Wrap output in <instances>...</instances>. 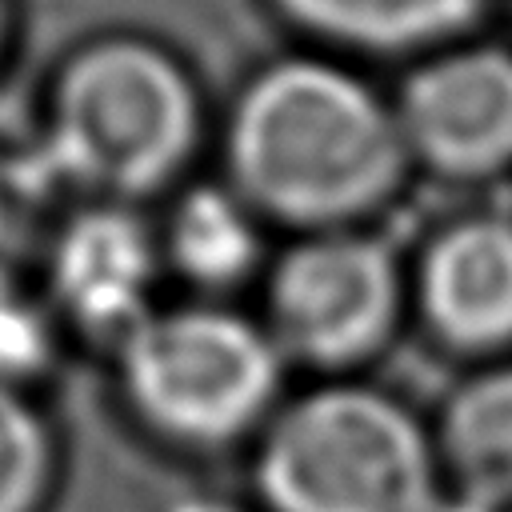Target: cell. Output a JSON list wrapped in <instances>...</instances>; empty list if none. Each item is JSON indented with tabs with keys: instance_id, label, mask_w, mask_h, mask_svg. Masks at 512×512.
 Here are the masks:
<instances>
[{
	"instance_id": "obj_8",
	"label": "cell",
	"mask_w": 512,
	"mask_h": 512,
	"mask_svg": "<svg viewBox=\"0 0 512 512\" xmlns=\"http://www.w3.org/2000/svg\"><path fill=\"white\" fill-rule=\"evenodd\" d=\"M424 304L432 320L464 344L512 336V224L468 220L444 232L424 264Z\"/></svg>"
},
{
	"instance_id": "obj_2",
	"label": "cell",
	"mask_w": 512,
	"mask_h": 512,
	"mask_svg": "<svg viewBox=\"0 0 512 512\" xmlns=\"http://www.w3.org/2000/svg\"><path fill=\"white\" fill-rule=\"evenodd\" d=\"M192 136L196 96L188 76L152 44L104 40L60 72L48 136L36 152L60 184L140 192L188 156Z\"/></svg>"
},
{
	"instance_id": "obj_15",
	"label": "cell",
	"mask_w": 512,
	"mask_h": 512,
	"mask_svg": "<svg viewBox=\"0 0 512 512\" xmlns=\"http://www.w3.org/2000/svg\"><path fill=\"white\" fill-rule=\"evenodd\" d=\"M428 512H500V504H492V500H484V496H472V492H464L460 500H448V504H432Z\"/></svg>"
},
{
	"instance_id": "obj_4",
	"label": "cell",
	"mask_w": 512,
	"mask_h": 512,
	"mask_svg": "<svg viewBox=\"0 0 512 512\" xmlns=\"http://www.w3.org/2000/svg\"><path fill=\"white\" fill-rule=\"evenodd\" d=\"M124 380L144 416L192 440L240 432L276 388L272 344L240 316L180 308L144 316L124 344Z\"/></svg>"
},
{
	"instance_id": "obj_5",
	"label": "cell",
	"mask_w": 512,
	"mask_h": 512,
	"mask_svg": "<svg viewBox=\"0 0 512 512\" xmlns=\"http://www.w3.org/2000/svg\"><path fill=\"white\" fill-rule=\"evenodd\" d=\"M392 308V256L360 236H324L288 252L272 284L280 336L308 360L368 352L388 332Z\"/></svg>"
},
{
	"instance_id": "obj_3",
	"label": "cell",
	"mask_w": 512,
	"mask_h": 512,
	"mask_svg": "<svg viewBox=\"0 0 512 512\" xmlns=\"http://www.w3.org/2000/svg\"><path fill=\"white\" fill-rule=\"evenodd\" d=\"M260 488L280 512H428V444L388 396L328 388L268 432Z\"/></svg>"
},
{
	"instance_id": "obj_14",
	"label": "cell",
	"mask_w": 512,
	"mask_h": 512,
	"mask_svg": "<svg viewBox=\"0 0 512 512\" xmlns=\"http://www.w3.org/2000/svg\"><path fill=\"white\" fill-rule=\"evenodd\" d=\"M52 356V328L16 284H0V384L36 372Z\"/></svg>"
},
{
	"instance_id": "obj_9",
	"label": "cell",
	"mask_w": 512,
	"mask_h": 512,
	"mask_svg": "<svg viewBox=\"0 0 512 512\" xmlns=\"http://www.w3.org/2000/svg\"><path fill=\"white\" fill-rule=\"evenodd\" d=\"M300 28L356 48H416L468 28L484 0H276Z\"/></svg>"
},
{
	"instance_id": "obj_16",
	"label": "cell",
	"mask_w": 512,
	"mask_h": 512,
	"mask_svg": "<svg viewBox=\"0 0 512 512\" xmlns=\"http://www.w3.org/2000/svg\"><path fill=\"white\" fill-rule=\"evenodd\" d=\"M172 512H236V508H228V504H220V500H184V504H176Z\"/></svg>"
},
{
	"instance_id": "obj_11",
	"label": "cell",
	"mask_w": 512,
	"mask_h": 512,
	"mask_svg": "<svg viewBox=\"0 0 512 512\" xmlns=\"http://www.w3.org/2000/svg\"><path fill=\"white\" fill-rule=\"evenodd\" d=\"M172 256L204 284L240 280L256 264V228L244 208L220 188H196L172 216Z\"/></svg>"
},
{
	"instance_id": "obj_1",
	"label": "cell",
	"mask_w": 512,
	"mask_h": 512,
	"mask_svg": "<svg viewBox=\"0 0 512 512\" xmlns=\"http://www.w3.org/2000/svg\"><path fill=\"white\" fill-rule=\"evenodd\" d=\"M400 160L396 112L352 72L320 60L272 64L248 84L232 116L240 184L296 220L360 212L392 188Z\"/></svg>"
},
{
	"instance_id": "obj_17",
	"label": "cell",
	"mask_w": 512,
	"mask_h": 512,
	"mask_svg": "<svg viewBox=\"0 0 512 512\" xmlns=\"http://www.w3.org/2000/svg\"><path fill=\"white\" fill-rule=\"evenodd\" d=\"M0 36H4V0H0Z\"/></svg>"
},
{
	"instance_id": "obj_10",
	"label": "cell",
	"mask_w": 512,
	"mask_h": 512,
	"mask_svg": "<svg viewBox=\"0 0 512 512\" xmlns=\"http://www.w3.org/2000/svg\"><path fill=\"white\" fill-rule=\"evenodd\" d=\"M444 444L464 492L492 504L512 496V364L472 380L452 400Z\"/></svg>"
},
{
	"instance_id": "obj_6",
	"label": "cell",
	"mask_w": 512,
	"mask_h": 512,
	"mask_svg": "<svg viewBox=\"0 0 512 512\" xmlns=\"http://www.w3.org/2000/svg\"><path fill=\"white\" fill-rule=\"evenodd\" d=\"M400 136L428 164L476 176L512 160V52L464 48L408 76Z\"/></svg>"
},
{
	"instance_id": "obj_12",
	"label": "cell",
	"mask_w": 512,
	"mask_h": 512,
	"mask_svg": "<svg viewBox=\"0 0 512 512\" xmlns=\"http://www.w3.org/2000/svg\"><path fill=\"white\" fill-rule=\"evenodd\" d=\"M56 188L60 176L36 148L0 156V284H16V272L40 248Z\"/></svg>"
},
{
	"instance_id": "obj_7",
	"label": "cell",
	"mask_w": 512,
	"mask_h": 512,
	"mask_svg": "<svg viewBox=\"0 0 512 512\" xmlns=\"http://www.w3.org/2000/svg\"><path fill=\"white\" fill-rule=\"evenodd\" d=\"M52 292L60 308L96 332H132L148 312L152 244L120 208H88L72 216L48 252Z\"/></svg>"
},
{
	"instance_id": "obj_13",
	"label": "cell",
	"mask_w": 512,
	"mask_h": 512,
	"mask_svg": "<svg viewBox=\"0 0 512 512\" xmlns=\"http://www.w3.org/2000/svg\"><path fill=\"white\" fill-rule=\"evenodd\" d=\"M44 432L32 408L0 384V512H24L44 480Z\"/></svg>"
}]
</instances>
